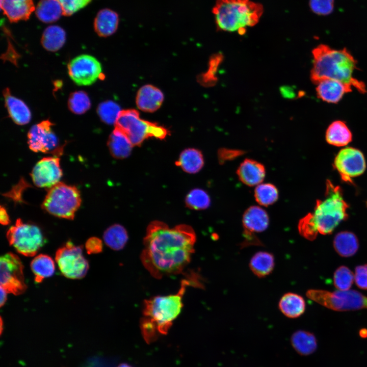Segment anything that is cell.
I'll return each mask as SVG.
<instances>
[{"label": "cell", "instance_id": "6da1fadb", "mask_svg": "<svg viewBox=\"0 0 367 367\" xmlns=\"http://www.w3.org/2000/svg\"><path fill=\"white\" fill-rule=\"evenodd\" d=\"M196 234L186 224L170 228L159 221L147 226L140 258L144 267L154 278L180 273L194 252Z\"/></svg>", "mask_w": 367, "mask_h": 367}, {"label": "cell", "instance_id": "7a4b0ae2", "mask_svg": "<svg viewBox=\"0 0 367 367\" xmlns=\"http://www.w3.org/2000/svg\"><path fill=\"white\" fill-rule=\"evenodd\" d=\"M189 286L203 288L197 274L192 273L183 279L176 294L155 296L145 300L141 328L147 340L153 339L157 332L161 334L167 333L173 321L181 312L183 307L182 297Z\"/></svg>", "mask_w": 367, "mask_h": 367}, {"label": "cell", "instance_id": "8d00e7d4", "mask_svg": "<svg viewBox=\"0 0 367 367\" xmlns=\"http://www.w3.org/2000/svg\"><path fill=\"white\" fill-rule=\"evenodd\" d=\"M121 111L120 106L111 100L100 103L97 109L100 119L108 124H115Z\"/></svg>", "mask_w": 367, "mask_h": 367}, {"label": "cell", "instance_id": "ab89813d", "mask_svg": "<svg viewBox=\"0 0 367 367\" xmlns=\"http://www.w3.org/2000/svg\"><path fill=\"white\" fill-rule=\"evenodd\" d=\"M61 5L63 15L70 16L87 6L91 0H57Z\"/></svg>", "mask_w": 367, "mask_h": 367}, {"label": "cell", "instance_id": "2e32d148", "mask_svg": "<svg viewBox=\"0 0 367 367\" xmlns=\"http://www.w3.org/2000/svg\"><path fill=\"white\" fill-rule=\"evenodd\" d=\"M60 159L57 156L45 157L34 167L31 177L33 183L39 188H50L60 181L62 176Z\"/></svg>", "mask_w": 367, "mask_h": 367}, {"label": "cell", "instance_id": "cb8c5ba5", "mask_svg": "<svg viewBox=\"0 0 367 367\" xmlns=\"http://www.w3.org/2000/svg\"><path fill=\"white\" fill-rule=\"evenodd\" d=\"M305 302L300 295L287 293L280 298L278 306L281 312L289 318H296L302 315L305 310Z\"/></svg>", "mask_w": 367, "mask_h": 367}, {"label": "cell", "instance_id": "7402d4cb", "mask_svg": "<svg viewBox=\"0 0 367 367\" xmlns=\"http://www.w3.org/2000/svg\"><path fill=\"white\" fill-rule=\"evenodd\" d=\"M119 21V17L117 12L108 8L101 9L95 18L94 30L100 37L110 36L117 31Z\"/></svg>", "mask_w": 367, "mask_h": 367}, {"label": "cell", "instance_id": "52a82bcc", "mask_svg": "<svg viewBox=\"0 0 367 367\" xmlns=\"http://www.w3.org/2000/svg\"><path fill=\"white\" fill-rule=\"evenodd\" d=\"M81 204V194L78 189L59 182L49 189L41 206L54 216L72 220Z\"/></svg>", "mask_w": 367, "mask_h": 367}, {"label": "cell", "instance_id": "1f68e13d", "mask_svg": "<svg viewBox=\"0 0 367 367\" xmlns=\"http://www.w3.org/2000/svg\"><path fill=\"white\" fill-rule=\"evenodd\" d=\"M35 12L38 18L45 23L55 22L63 15L62 7L57 0H41Z\"/></svg>", "mask_w": 367, "mask_h": 367}, {"label": "cell", "instance_id": "ba28073f", "mask_svg": "<svg viewBox=\"0 0 367 367\" xmlns=\"http://www.w3.org/2000/svg\"><path fill=\"white\" fill-rule=\"evenodd\" d=\"M306 295L311 300L334 310L367 309V297L355 290L329 292L309 290L306 292Z\"/></svg>", "mask_w": 367, "mask_h": 367}, {"label": "cell", "instance_id": "44dd1931", "mask_svg": "<svg viewBox=\"0 0 367 367\" xmlns=\"http://www.w3.org/2000/svg\"><path fill=\"white\" fill-rule=\"evenodd\" d=\"M3 95L6 107L13 121L20 125L29 123L31 113L27 104L21 99L12 95L9 88L4 89Z\"/></svg>", "mask_w": 367, "mask_h": 367}, {"label": "cell", "instance_id": "83f0119b", "mask_svg": "<svg viewBox=\"0 0 367 367\" xmlns=\"http://www.w3.org/2000/svg\"><path fill=\"white\" fill-rule=\"evenodd\" d=\"M333 246L336 252L341 256L350 257L354 255L359 247L358 240L353 233L342 231L334 237Z\"/></svg>", "mask_w": 367, "mask_h": 367}, {"label": "cell", "instance_id": "4dcf8cb0", "mask_svg": "<svg viewBox=\"0 0 367 367\" xmlns=\"http://www.w3.org/2000/svg\"><path fill=\"white\" fill-rule=\"evenodd\" d=\"M31 268L35 276V281L41 282L44 278L51 276L55 271L53 259L48 255L40 254L32 260Z\"/></svg>", "mask_w": 367, "mask_h": 367}, {"label": "cell", "instance_id": "e0dca14e", "mask_svg": "<svg viewBox=\"0 0 367 367\" xmlns=\"http://www.w3.org/2000/svg\"><path fill=\"white\" fill-rule=\"evenodd\" d=\"M317 96L325 102L332 103L338 102L344 95L352 91V86L340 81L326 79L317 84Z\"/></svg>", "mask_w": 367, "mask_h": 367}, {"label": "cell", "instance_id": "8fae6325", "mask_svg": "<svg viewBox=\"0 0 367 367\" xmlns=\"http://www.w3.org/2000/svg\"><path fill=\"white\" fill-rule=\"evenodd\" d=\"M53 125L49 120H46L32 126L28 134V143L31 150L51 153L57 157L63 153L64 145L60 144L52 129Z\"/></svg>", "mask_w": 367, "mask_h": 367}, {"label": "cell", "instance_id": "484cf974", "mask_svg": "<svg viewBox=\"0 0 367 367\" xmlns=\"http://www.w3.org/2000/svg\"><path fill=\"white\" fill-rule=\"evenodd\" d=\"M175 164L187 173H196L203 166V155L201 152L197 149L187 148L181 152Z\"/></svg>", "mask_w": 367, "mask_h": 367}, {"label": "cell", "instance_id": "e575fe53", "mask_svg": "<svg viewBox=\"0 0 367 367\" xmlns=\"http://www.w3.org/2000/svg\"><path fill=\"white\" fill-rule=\"evenodd\" d=\"M91 106L90 98L84 91H75L69 96L68 107L69 110L75 114H84L90 109Z\"/></svg>", "mask_w": 367, "mask_h": 367}, {"label": "cell", "instance_id": "f35d334b", "mask_svg": "<svg viewBox=\"0 0 367 367\" xmlns=\"http://www.w3.org/2000/svg\"><path fill=\"white\" fill-rule=\"evenodd\" d=\"M223 57L221 54L214 55L211 59L208 69L200 78V82L205 86H212L216 83L217 77L216 74Z\"/></svg>", "mask_w": 367, "mask_h": 367}, {"label": "cell", "instance_id": "d6a6232c", "mask_svg": "<svg viewBox=\"0 0 367 367\" xmlns=\"http://www.w3.org/2000/svg\"><path fill=\"white\" fill-rule=\"evenodd\" d=\"M103 238L105 244L111 249L119 250L124 248L128 240L125 228L120 224H114L104 231Z\"/></svg>", "mask_w": 367, "mask_h": 367}, {"label": "cell", "instance_id": "60d3db41", "mask_svg": "<svg viewBox=\"0 0 367 367\" xmlns=\"http://www.w3.org/2000/svg\"><path fill=\"white\" fill-rule=\"evenodd\" d=\"M334 0H309L311 10L319 15H327L331 13L334 9Z\"/></svg>", "mask_w": 367, "mask_h": 367}, {"label": "cell", "instance_id": "ee69618b", "mask_svg": "<svg viewBox=\"0 0 367 367\" xmlns=\"http://www.w3.org/2000/svg\"><path fill=\"white\" fill-rule=\"evenodd\" d=\"M85 247L88 254L98 253L102 250V241L97 237H91L87 241Z\"/></svg>", "mask_w": 367, "mask_h": 367}, {"label": "cell", "instance_id": "f546056e", "mask_svg": "<svg viewBox=\"0 0 367 367\" xmlns=\"http://www.w3.org/2000/svg\"><path fill=\"white\" fill-rule=\"evenodd\" d=\"M66 41V33L60 27L50 25L44 31L41 42L43 47L49 51H56L64 44Z\"/></svg>", "mask_w": 367, "mask_h": 367}, {"label": "cell", "instance_id": "d6986e66", "mask_svg": "<svg viewBox=\"0 0 367 367\" xmlns=\"http://www.w3.org/2000/svg\"><path fill=\"white\" fill-rule=\"evenodd\" d=\"M1 7L11 22L27 20L35 9L33 0H1Z\"/></svg>", "mask_w": 367, "mask_h": 367}, {"label": "cell", "instance_id": "7dc6e473", "mask_svg": "<svg viewBox=\"0 0 367 367\" xmlns=\"http://www.w3.org/2000/svg\"><path fill=\"white\" fill-rule=\"evenodd\" d=\"M7 291L2 286H1L0 290V297H1V307H2L5 303L7 300Z\"/></svg>", "mask_w": 367, "mask_h": 367}, {"label": "cell", "instance_id": "bcb514c9", "mask_svg": "<svg viewBox=\"0 0 367 367\" xmlns=\"http://www.w3.org/2000/svg\"><path fill=\"white\" fill-rule=\"evenodd\" d=\"M0 222L3 225H7L10 223L8 213L6 208L2 206L0 208Z\"/></svg>", "mask_w": 367, "mask_h": 367}, {"label": "cell", "instance_id": "8992f818", "mask_svg": "<svg viewBox=\"0 0 367 367\" xmlns=\"http://www.w3.org/2000/svg\"><path fill=\"white\" fill-rule=\"evenodd\" d=\"M114 125L134 146H140L148 138L164 139L168 135L166 128L141 119L139 112L134 109L121 110Z\"/></svg>", "mask_w": 367, "mask_h": 367}, {"label": "cell", "instance_id": "681fc988", "mask_svg": "<svg viewBox=\"0 0 367 367\" xmlns=\"http://www.w3.org/2000/svg\"><path fill=\"white\" fill-rule=\"evenodd\" d=\"M117 367H133L127 363H122L118 365Z\"/></svg>", "mask_w": 367, "mask_h": 367}, {"label": "cell", "instance_id": "5bb4252c", "mask_svg": "<svg viewBox=\"0 0 367 367\" xmlns=\"http://www.w3.org/2000/svg\"><path fill=\"white\" fill-rule=\"evenodd\" d=\"M334 167L342 180L352 181V178L361 175L365 171L364 156L359 149L348 147L341 149L334 161Z\"/></svg>", "mask_w": 367, "mask_h": 367}, {"label": "cell", "instance_id": "d4e9b609", "mask_svg": "<svg viewBox=\"0 0 367 367\" xmlns=\"http://www.w3.org/2000/svg\"><path fill=\"white\" fill-rule=\"evenodd\" d=\"M107 144L111 155L118 159L128 157L134 146L126 136L116 128L110 135Z\"/></svg>", "mask_w": 367, "mask_h": 367}, {"label": "cell", "instance_id": "3957f363", "mask_svg": "<svg viewBox=\"0 0 367 367\" xmlns=\"http://www.w3.org/2000/svg\"><path fill=\"white\" fill-rule=\"evenodd\" d=\"M348 207L341 188L327 180L324 199L317 200L313 212L299 221V232L309 241L314 240L318 233H331L341 222L348 218Z\"/></svg>", "mask_w": 367, "mask_h": 367}, {"label": "cell", "instance_id": "7bdbcfd3", "mask_svg": "<svg viewBox=\"0 0 367 367\" xmlns=\"http://www.w3.org/2000/svg\"><path fill=\"white\" fill-rule=\"evenodd\" d=\"M244 153V151L240 150L222 148L218 152V160L219 163L222 164L226 161L235 159Z\"/></svg>", "mask_w": 367, "mask_h": 367}, {"label": "cell", "instance_id": "74e56055", "mask_svg": "<svg viewBox=\"0 0 367 367\" xmlns=\"http://www.w3.org/2000/svg\"><path fill=\"white\" fill-rule=\"evenodd\" d=\"M354 278L352 272L347 267H339L334 272L333 283L340 291H347L351 287Z\"/></svg>", "mask_w": 367, "mask_h": 367}, {"label": "cell", "instance_id": "7c38bea8", "mask_svg": "<svg viewBox=\"0 0 367 367\" xmlns=\"http://www.w3.org/2000/svg\"><path fill=\"white\" fill-rule=\"evenodd\" d=\"M23 266L16 254L9 252L0 258V284L8 293L18 295L27 290Z\"/></svg>", "mask_w": 367, "mask_h": 367}, {"label": "cell", "instance_id": "9a60e30c", "mask_svg": "<svg viewBox=\"0 0 367 367\" xmlns=\"http://www.w3.org/2000/svg\"><path fill=\"white\" fill-rule=\"evenodd\" d=\"M244 240L242 248L250 245L262 246L255 235L265 231L268 227L269 218L267 212L257 206H252L245 212L242 219Z\"/></svg>", "mask_w": 367, "mask_h": 367}, {"label": "cell", "instance_id": "f6af8a7d", "mask_svg": "<svg viewBox=\"0 0 367 367\" xmlns=\"http://www.w3.org/2000/svg\"><path fill=\"white\" fill-rule=\"evenodd\" d=\"M281 93L285 98H294L295 95L294 89L290 86H282L280 88Z\"/></svg>", "mask_w": 367, "mask_h": 367}, {"label": "cell", "instance_id": "277c9868", "mask_svg": "<svg viewBox=\"0 0 367 367\" xmlns=\"http://www.w3.org/2000/svg\"><path fill=\"white\" fill-rule=\"evenodd\" d=\"M312 55L310 76L314 84L323 80H335L355 87L361 93L366 92L364 83L353 76L357 62L346 48L335 49L321 44L313 49Z\"/></svg>", "mask_w": 367, "mask_h": 367}, {"label": "cell", "instance_id": "5b68a950", "mask_svg": "<svg viewBox=\"0 0 367 367\" xmlns=\"http://www.w3.org/2000/svg\"><path fill=\"white\" fill-rule=\"evenodd\" d=\"M263 11L260 4L250 0H216L212 10L217 29L240 35L258 23Z\"/></svg>", "mask_w": 367, "mask_h": 367}, {"label": "cell", "instance_id": "c3c4849f", "mask_svg": "<svg viewBox=\"0 0 367 367\" xmlns=\"http://www.w3.org/2000/svg\"><path fill=\"white\" fill-rule=\"evenodd\" d=\"M359 334L360 336L362 338H366L367 337V329L365 328H362L360 330Z\"/></svg>", "mask_w": 367, "mask_h": 367}, {"label": "cell", "instance_id": "d590c367", "mask_svg": "<svg viewBox=\"0 0 367 367\" xmlns=\"http://www.w3.org/2000/svg\"><path fill=\"white\" fill-rule=\"evenodd\" d=\"M187 206L192 209L201 210L207 208L210 205L211 199L208 194L200 189L191 190L186 196Z\"/></svg>", "mask_w": 367, "mask_h": 367}, {"label": "cell", "instance_id": "30bf717a", "mask_svg": "<svg viewBox=\"0 0 367 367\" xmlns=\"http://www.w3.org/2000/svg\"><path fill=\"white\" fill-rule=\"evenodd\" d=\"M55 259L62 274L70 279H81L89 270V263L83 254V246H76L71 241L58 249Z\"/></svg>", "mask_w": 367, "mask_h": 367}, {"label": "cell", "instance_id": "ffe728a7", "mask_svg": "<svg viewBox=\"0 0 367 367\" xmlns=\"http://www.w3.org/2000/svg\"><path fill=\"white\" fill-rule=\"evenodd\" d=\"M237 174L243 184L252 187L259 185L264 180L266 170L262 164L246 159L238 167Z\"/></svg>", "mask_w": 367, "mask_h": 367}, {"label": "cell", "instance_id": "4316f807", "mask_svg": "<svg viewBox=\"0 0 367 367\" xmlns=\"http://www.w3.org/2000/svg\"><path fill=\"white\" fill-rule=\"evenodd\" d=\"M275 265L273 255L266 251H259L252 257L249 268L253 273L259 278L265 277L272 273Z\"/></svg>", "mask_w": 367, "mask_h": 367}, {"label": "cell", "instance_id": "603a6c76", "mask_svg": "<svg viewBox=\"0 0 367 367\" xmlns=\"http://www.w3.org/2000/svg\"><path fill=\"white\" fill-rule=\"evenodd\" d=\"M325 138L330 145L341 147L348 145L352 139V134L345 122L335 120L326 129Z\"/></svg>", "mask_w": 367, "mask_h": 367}, {"label": "cell", "instance_id": "836d02e7", "mask_svg": "<svg viewBox=\"0 0 367 367\" xmlns=\"http://www.w3.org/2000/svg\"><path fill=\"white\" fill-rule=\"evenodd\" d=\"M254 197L259 204L267 206L275 203L278 198V191L273 184H259L254 190Z\"/></svg>", "mask_w": 367, "mask_h": 367}, {"label": "cell", "instance_id": "9c48e42d", "mask_svg": "<svg viewBox=\"0 0 367 367\" xmlns=\"http://www.w3.org/2000/svg\"><path fill=\"white\" fill-rule=\"evenodd\" d=\"M10 245L21 254L34 256L44 245L45 240L40 228L36 225L23 223L21 219L16 221L7 232Z\"/></svg>", "mask_w": 367, "mask_h": 367}, {"label": "cell", "instance_id": "4fadbf2b", "mask_svg": "<svg viewBox=\"0 0 367 367\" xmlns=\"http://www.w3.org/2000/svg\"><path fill=\"white\" fill-rule=\"evenodd\" d=\"M67 67L70 77L80 86L92 85L101 75L100 62L88 55H81L74 58L69 63Z\"/></svg>", "mask_w": 367, "mask_h": 367}, {"label": "cell", "instance_id": "ac0fdd59", "mask_svg": "<svg viewBox=\"0 0 367 367\" xmlns=\"http://www.w3.org/2000/svg\"><path fill=\"white\" fill-rule=\"evenodd\" d=\"M164 96L163 92L151 85H146L138 90L136 99L137 107L146 112H153L163 103Z\"/></svg>", "mask_w": 367, "mask_h": 367}, {"label": "cell", "instance_id": "f1b7e54d", "mask_svg": "<svg viewBox=\"0 0 367 367\" xmlns=\"http://www.w3.org/2000/svg\"><path fill=\"white\" fill-rule=\"evenodd\" d=\"M291 344L294 349L301 355H308L313 353L317 348L315 336L311 333L298 330L291 336Z\"/></svg>", "mask_w": 367, "mask_h": 367}, {"label": "cell", "instance_id": "b9f144b4", "mask_svg": "<svg viewBox=\"0 0 367 367\" xmlns=\"http://www.w3.org/2000/svg\"><path fill=\"white\" fill-rule=\"evenodd\" d=\"M354 279L356 284L359 288L367 290V264L356 267Z\"/></svg>", "mask_w": 367, "mask_h": 367}]
</instances>
